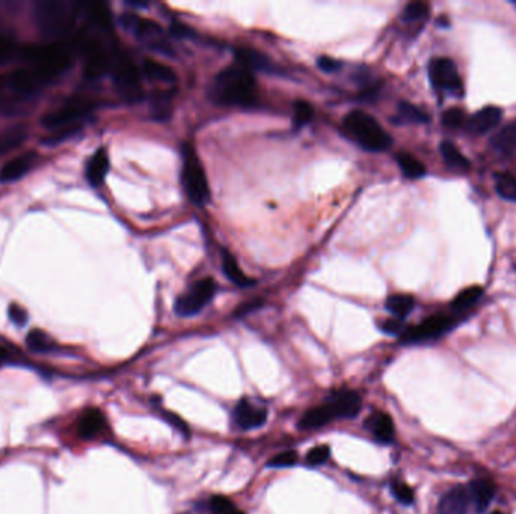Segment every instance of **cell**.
<instances>
[{
	"mask_svg": "<svg viewBox=\"0 0 516 514\" xmlns=\"http://www.w3.org/2000/svg\"><path fill=\"white\" fill-rule=\"evenodd\" d=\"M212 97L225 106L252 108L257 104V81L248 68L232 65L216 76Z\"/></svg>",
	"mask_w": 516,
	"mask_h": 514,
	"instance_id": "1",
	"label": "cell"
},
{
	"mask_svg": "<svg viewBox=\"0 0 516 514\" xmlns=\"http://www.w3.org/2000/svg\"><path fill=\"white\" fill-rule=\"evenodd\" d=\"M344 135L361 148L371 153H381L393 144L391 136L371 115L362 110H352L343 120Z\"/></svg>",
	"mask_w": 516,
	"mask_h": 514,
	"instance_id": "2",
	"label": "cell"
},
{
	"mask_svg": "<svg viewBox=\"0 0 516 514\" xmlns=\"http://www.w3.org/2000/svg\"><path fill=\"white\" fill-rule=\"evenodd\" d=\"M76 13L65 0H41L35 5V25L49 38L62 37L73 26Z\"/></svg>",
	"mask_w": 516,
	"mask_h": 514,
	"instance_id": "3",
	"label": "cell"
},
{
	"mask_svg": "<svg viewBox=\"0 0 516 514\" xmlns=\"http://www.w3.org/2000/svg\"><path fill=\"white\" fill-rule=\"evenodd\" d=\"M21 56L32 62V67L40 68L52 79L64 73L73 64L72 50L60 42L28 45L21 50Z\"/></svg>",
	"mask_w": 516,
	"mask_h": 514,
	"instance_id": "4",
	"label": "cell"
},
{
	"mask_svg": "<svg viewBox=\"0 0 516 514\" xmlns=\"http://www.w3.org/2000/svg\"><path fill=\"white\" fill-rule=\"evenodd\" d=\"M183 187L189 200L196 205H206L210 200V187L203 163L195 151L189 147H183Z\"/></svg>",
	"mask_w": 516,
	"mask_h": 514,
	"instance_id": "5",
	"label": "cell"
},
{
	"mask_svg": "<svg viewBox=\"0 0 516 514\" xmlns=\"http://www.w3.org/2000/svg\"><path fill=\"white\" fill-rule=\"evenodd\" d=\"M121 25L124 29L132 32L136 40L145 44L148 49L167 56H175L172 45L169 44L165 33H163V29L156 21L127 13L121 17Z\"/></svg>",
	"mask_w": 516,
	"mask_h": 514,
	"instance_id": "6",
	"label": "cell"
},
{
	"mask_svg": "<svg viewBox=\"0 0 516 514\" xmlns=\"http://www.w3.org/2000/svg\"><path fill=\"white\" fill-rule=\"evenodd\" d=\"M216 284L212 278H206L196 282L187 293L180 296L175 302V314L180 317H192L201 312L207 303L213 299Z\"/></svg>",
	"mask_w": 516,
	"mask_h": 514,
	"instance_id": "7",
	"label": "cell"
},
{
	"mask_svg": "<svg viewBox=\"0 0 516 514\" xmlns=\"http://www.w3.org/2000/svg\"><path fill=\"white\" fill-rule=\"evenodd\" d=\"M94 106L96 104L86 98H69L60 109L45 113L41 118V124L47 128H55V130L61 127L79 124L80 120H84L92 112Z\"/></svg>",
	"mask_w": 516,
	"mask_h": 514,
	"instance_id": "8",
	"label": "cell"
},
{
	"mask_svg": "<svg viewBox=\"0 0 516 514\" xmlns=\"http://www.w3.org/2000/svg\"><path fill=\"white\" fill-rule=\"evenodd\" d=\"M429 77L432 85L454 97L464 96V84L457 68L447 57H435L429 64Z\"/></svg>",
	"mask_w": 516,
	"mask_h": 514,
	"instance_id": "9",
	"label": "cell"
},
{
	"mask_svg": "<svg viewBox=\"0 0 516 514\" xmlns=\"http://www.w3.org/2000/svg\"><path fill=\"white\" fill-rule=\"evenodd\" d=\"M113 80L116 91L120 92V96L128 101V103H138L144 97V89L140 85V79L136 67L128 61L121 57L118 62L115 64L113 69Z\"/></svg>",
	"mask_w": 516,
	"mask_h": 514,
	"instance_id": "10",
	"label": "cell"
},
{
	"mask_svg": "<svg viewBox=\"0 0 516 514\" xmlns=\"http://www.w3.org/2000/svg\"><path fill=\"white\" fill-rule=\"evenodd\" d=\"M453 320L445 315H433L418 326L405 329L400 335V341L403 344H417L430 340H437L441 335L447 332L453 326Z\"/></svg>",
	"mask_w": 516,
	"mask_h": 514,
	"instance_id": "11",
	"label": "cell"
},
{
	"mask_svg": "<svg viewBox=\"0 0 516 514\" xmlns=\"http://www.w3.org/2000/svg\"><path fill=\"white\" fill-rule=\"evenodd\" d=\"M232 423L240 430L260 428L267 421V409L249 400H242L232 411Z\"/></svg>",
	"mask_w": 516,
	"mask_h": 514,
	"instance_id": "12",
	"label": "cell"
},
{
	"mask_svg": "<svg viewBox=\"0 0 516 514\" xmlns=\"http://www.w3.org/2000/svg\"><path fill=\"white\" fill-rule=\"evenodd\" d=\"M325 403L331 407L335 418H344L352 419L358 416L362 407L361 396L350 389H338L332 391L326 396Z\"/></svg>",
	"mask_w": 516,
	"mask_h": 514,
	"instance_id": "13",
	"label": "cell"
},
{
	"mask_svg": "<svg viewBox=\"0 0 516 514\" xmlns=\"http://www.w3.org/2000/svg\"><path fill=\"white\" fill-rule=\"evenodd\" d=\"M49 80H52V77L41 72L40 68L28 67L16 69L9 77V85L17 92L32 93L35 91H38L41 86H44Z\"/></svg>",
	"mask_w": 516,
	"mask_h": 514,
	"instance_id": "14",
	"label": "cell"
},
{
	"mask_svg": "<svg viewBox=\"0 0 516 514\" xmlns=\"http://www.w3.org/2000/svg\"><path fill=\"white\" fill-rule=\"evenodd\" d=\"M503 118V112L497 106H486L480 109L474 115L468 116L465 130L471 135H485L500 124Z\"/></svg>",
	"mask_w": 516,
	"mask_h": 514,
	"instance_id": "15",
	"label": "cell"
},
{
	"mask_svg": "<svg viewBox=\"0 0 516 514\" xmlns=\"http://www.w3.org/2000/svg\"><path fill=\"white\" fill-rule=\"evenodd\" d=\"M470 501L468 489L462 486L453 487L439 499L435 514H466Z\"/></svg>",
	"mask_w": 516,
	"mask_h": 514,
	"instance_id": "16",
	"label": "cell"
},
{
	"mask_svg": "<svg viewBox=\"0 0 516 514\" xmlns=\"http://www.w3.org/2000/svg\"><path fill=\"white\" fill-rule=\"evenodd\" d=\"M37 160V153L29 151L26 154L17 156L16 159L6 161L0 169V183H13L26 175Z\"/></svg>",
	"mask_w": 516,
	"mask_h": 514,
	"instance_id": "17",
	"label": "cell"
},
{
	"mask_svg": "<svg viewBox=\"0 0 516 514\" xmlns=\"http://www.w3.org/2000/svg\"><path fill=\"white\" fill-rule=\"evenodd\" d=\"M366 428L369 431H371V435L374 436L378 442L381 443H391L394 440V423L390 415H386L383 412H374L369 416V419L366 421Z\"/></svg>",
	"mask_w": 516,
	"mask_h": 514,
	"instance_id": "18",
	"label": "cell"
},
{
	"mask_svg": "<svg viewBox=\"0 0 516 514\" xmlns=\"http://www.w3.org/2000/svg\"><path fill=\"white\" fill-rule=\"evenodd\" d=\"M334 419L337 418L331 411V407L323 403L322 406H315L305 412L299 419L298 427L299 430H318L332 423Z\"/></svg>",
	"mask_w": 516,
	"mask_h": 514,
	"instance_id": "19",
	"label": "cell"
},
{
	"mask_svg": "<svg viewBox=\"0 0 516 514\" xmlns=\"http://www.w3.org/2000/svg\"><path fill=\"white\" fill-rule=\"evenodd\" d=\"M109 171V157L104 148L97 149L86 163V180L92 185H101Z\"/></svg>",
	"mask_w": 516,
	"mask_h": 514,
	"instance_id": "20",
	"label": "cell"
},
{
	"mask_svg": "<svg viewBox=\"0 0 516 514\" xmlns=\"http://www.w3.org/2000/svg\"><path fill=\"white\" fill-rule=\"evenodd\" d=\"M104 426H106V421L99 409H89L79 421V435L85 439H92L101 433Z\"/></svg>",
	"mask_w": 516,
	"mask_h": 514,
	"instance_id": "21",
	"label": "cell"
},
{
	"mask_svg": "<svg viewBox=\"0 0 516 514\" xmlns=\"http://www.w3.org/2000/svg\"><path fill=\"white\" fill-rule=\"evenodd\" d=\"M236 57L239 65L248 68L249 72H254V69H258V72H271V73L274 72L272 61L260 52L245 49L243 47V49L236 50Z\"/></svg>",
	"mask_w": 516,
	"mask_h": 514,
	"instance_id": "22",
	"label": "cell"
},
{
	"mask_svg": "<svg viewBox=\"0 0 516 514\" xmlns=\"http://www.w3.org/2000/svg\"><path fill=\"white\" fill-rule=\"evenodd\" d=\"M468 493H470V499H473V502H474L476 510L478 513H482L490 504V499L495 493V489H494V484H492L489 480H476L470 484Z\"/></svg>",
	"mask_w": 516,
	"mask_h": 514,
	"instance_id": "23",
	"label": "cell"
},
{
	"mask_svg": "<svg viewBox=\"0 0 516 514\" xmlns=\"http://www.w3.org/2000/svg\"><path fill=\"white\" fill-rule=\"evenodd\" d=\"M490 145L504 156L516 154V121L506 125L490 139Z\"/></svg>",
	"mask_w": 516,
	"mask_h": 514,
	"instance_id": "24",
	"label": "cell"
},
{
	"mask_svg": "<svg viewBox=\"0 0 516 514\" xmlns=\"http://www.w3.org/2000/svg\"><path fill=\"white\" fill-rule=\"evenodd\" d=\"M222 270H224L225 276L239 287H248L252 285L254 280H251L248 276H246L242 268L231 252L228 251H222Z\"/></svg>",
	"mask_w": 516,
	"mask_h": 514,
	"instance_id": "25",
	"label": "cell"
},
{
	"mask_svg": "<svg viewBox=\"0 0 516 514\" xmlns=\"http://www.w3.org/2000/svg\"><path fill=\"white\" fill-rule=\"evenodd\" d=\"M112 67V57L109 56V53L104 50L100 53L92 55L89 57H86L85 62V76L91 80L100 79L101 76L106 74Z\"/></svg>",
	"mask_w": 516,
	"mask_h": 514,
	"instance_id": "26",
	"label": "cell"
},
{
	"mask_svg": "<svg viewBox=\"0 0 516 514\" xmlns=\"http://www.w3.org/2000/svg\"><path fill=\"white\" fill-rule=\"evenodd\" d=\"M144 73L151 80L160 81V84L172 85V84H175V80H177V76H175V72H174V69L169 65L157 62V61H150V59H147L144 62Z\"/></svg>",
	"mask_w": 516,
	"mask_h": 514,
	"instance_id": "27",
	"label": "cell"
},
{
	"mask_svg": "<svg viewBox=\"0 0 516 514\" xmlns=\"http://www.w3.org/2000/svg\"><path fill=\"white\" fill-rule=\"evenodd\" d=\"M441 154L444 161L447 163V166L454 171L465 172L471 168V163L468 161V159L452 142H447V140L441 144Z\"/></svg>",
	"mask_w": 516,
	"mask_h": 514,
	"instance_id": "28",
	"label": "cell"
},
{
	"mask_svg": "<svg viewBox=\"0 0 516 514\" xmlns=\"http://www.w3.org/2000/svg\"><path fill=\"white\" fill-rule=\"evenodd\" d=\"M397 163H398V166H400L405 177L409 180L423 178L426 175V166L413 154L400 153L397 156Z\"/></svg>",
	"mask_w": 516,
	"mask_h": 514,
	"instance_id": "29",
	"label": "cell"
},
{
	"mask_svg": "<svg viewBox=\"0 0 516 514\" xmlns=\"http://www.w3.org/2000/svg\"><path fill=\"white\" fill-rule=\"evenodd\" d=\"M414 305L415 300L409 295H394L388 297V300L385 303L386 309H388L398 320H403L405 317H408L410 311L414 309Z\"/></svg>",
	"mask_w": 516,
	"mask_h": 514,
	"instance_id": "30",
	"label": "cell"
},
{
	"mask_svg": "<svg viewBox=\"0 0 516 514\" xmlns=\"http://www.w3.org/2000/svg\"><path fill=\"white\" fill-rule=\"evenodd\" d=\"M151 108H152V116H155L156 120L160 121L168 120L171 116V108H172V92L156 91L152 93Z\"/></svg>",
	"mask_w": 516,
	"mask_h": 514,
	"instance_id": "31",
	"label": "cell"
},
{
	"mask_svg": "<svg viewBox=\"0 0 516 514\" xmlns=\"http://www.w3.org/2000/svg\"><path fill=\"white\" fill-rule=\"evenodd\" d=\"M495 190L503 200L516 202V178L510 173H495Z\"/></svg>",
	"mask_w": 516,
	"mask_h": 514,
	"instance_id": "32",
	"label": "cell"
},
{
	"mask_svg": "<svg viewBox=\"0 0 516 514\" xmlns=\"http://www.w3.org/2000/svg\"><path fill=\"white\" fill-rule=\"evenodd\" d=\"M482 296H483L482 287H468V288L462 290L461 293L454 297V300L452 302V307L457 311L468 309L473 305H476Z\"/></svg>",
	"mask_w": 516,
	"mask_h": 514,
	"instance_id": "33",
	"label": "cell"
},
{
	"mask_svg": "<svg viewBox=\"0 0 516 514\" xmlns=\"http://www.w3.org/2000/svg\"><path fill=\"white\" fill-rule=\"evenodd\" d=\"M26 344L30 350H33V352H38V353L52 352V350L55 348V341L49 335L40 329H33L28 333Z\"/></svg>",
	"mask_w": 516,
	"mask_h": 514,
	"instance_id": "34",
	"label": "cell"
},
{
	"mask_svg": "<svg viewBox=\"0 0 516 514\" xmlns=\"http://www.w3.org/2000/svg\"><path fill=\"white\" fill-rule=\"evenodd\" d=\"M26 130L21 127H16L11 128V130H6L5 133L0 135V156L6 154L8 151L17 148L20 144H23L26 140Z\"/></svg>",
	"mask_w": 516,
	"mask_h": 514,
	"instance_id": "35",
	"label": "cell"
},
{
	"mask_svg": "<svg viewBox=\"0 0 516 514\" xmlns=\"http://www.w3.org/2000/svg\"><path fill=\"white\" fill-rule=\"evenodd\" d=\"M397 110H398V118L405 122H413V124L429 122V115L410 103L402 101L400 104H398Z\"/></svg>",
	"mask_w": 516,
	"mask_h": 514,
	"instance_id": "36",
	"label": "cell"
},
{
	"mask_svg": "<svg viewBox=\"0 0 516 514\" xmlns=\"http://www.w3.org/2000/svg\"><path fill=\"white\" fill-rule=\"evenodd\" d=\"M89 17L103 30H112V17L108 6L104 4H91L89 5Z\"/></svg>",
	"mask_w": 516,
	"mask_h": 514,
	"instance_id": "37",
	"label": "cell"
},
{
	"mask_svg": "<svg viewBox=\"0 0 516 514\" xmlns=\"http://www.w3.org/2000/svg\"><path fill=\"white\" fill-rule=\"evenodd\" d=\"M82 130V124H73V125H67V127H61L56 128L53 133H50L47 137L43 139V144L47 145H57L60 142H64L65 139H69L72 136L77 135Z\"/></svg>",
	"mask_w": 516,
	"mask_h": 514,
	"instance_id": "38",
	"label": "cell"
},
{
	"mask_svg": "<svg viewBox=\"0 0 516 514\" xmlns=\"http://www.w3.org/2000/svg\"><path fill=\"white\" fill-rule=\"evenodd\" d=\"M466 121H468L466 113L459 108H452L442 115V124L447 128H452V130H456V128H465Z\"/></svg>",
	"mask_w": 516,
	"mask_h": 514,
	"instance_id": "39",
	"label": "cell"
},
{
	"mask_svg": "<svg viewBox=\"0 0 516 514\" xmlns=\"http://www.w3.org/2000/svg\"><path fill=\"white\" fill-rule=\"evenodd\" d=\"M429 16V5L425 2H413L406 5V8L403 9L402 18L406 23H414V21H420Z\"/></svg>",
	"mask_w": 516,
	"mask_h": 514,
	"instance_id": "40",
	"label": "cell"
},
{
	"mask_svg": "<svg viewBox=\"0 0 516 514\" xmlns=\"http://www.w3.org/2000/svg\"><path fill=\"white\" fill-rule=\"evenodd\" d=\"M210 507L215 514H245L242 510H239L232 502L225 496H213L210 499Z\"/></svg>",
	"mask_w": 516,
	"mask_h": 514,
	"instance_id": "41",
	"label": "cell"
},
{
	"mask_svg": "<svg viewBox=\"0 0 516 514\" xmlns=\"http://www.w3.org/2000/svg\"><path fill=\"white\" fill-rule=\"evenodd\" d=\"M314 116V109L308 101L298 100L295 103V125L302 127L307 125Z\"/></svg>",
	"mask_w": 516,
	"mask_h": 514,
	"instance_id": "42",
	"label": "cell"
},
{
	"mask_svg": "<svg viewBox=\"0 0 516 514\" xmlns=\"http://www.w3.org/2000/svg\"><path fill=\"white\" fill-rule=\"evenodd\" d=\"M391 492L394 495V498L400 502V504H405V506H410L414 502V490L410 489L408 484L402 483V481H397L394 480L391 483Z\"/></svg>",
	"mask_w": 516,
	"mask_h": 514,
	"instance_id": "43",
	"label": "cell"
},
{
	"mask_svg": "<svg viewBox=\"0 0 516 514\" xmlns=\"http://www.w3.org/2000/svg\"><path fill=\"white\" fill-rule=\"evenodd\" d=\"M331 455V450L327 445H319L314 447L313 450H310V452L307 454V463L308 466H320L323 463L327 462Z\"/></svg>",
	"mask_w": 516,
	"mask_h": 514,
	"instance_id": "44",
	"label": "cell"
},
{
	"mask_svg": "<svg viewBox=\"0 0 516 514\" xmlns=\"http://www.w3.org/2000/svg\"><path fill=\"white\" fill-rule=\"evenodd\" d=\"M299 460V455L296 451H287V452H281L278 455H275L274 459L269 460L267 466L269 467H291L295 466Z\"/></svg>",
	"mask_w": 516,
	"mask_h": 514,
	"instance_id": "45",
	"label": "cell"
},
{
	"mask_svg": "<svg viewBox=\"0 0 516 514\" xmlns=\"http://www.w3.org/2000/svg\"><path fill=\"white\" fill-rule=\"evenodd\" d=\"M16 53H17L16 44L5 37H0V64H6L8 61H11V57Z\"/></svg>",
	"mask_w": 516,
	"mask_h": 514,
	"instance_id": "46",
	"label": "cell"
},
{
	"mask_svg": "<svg viewBox=\"0 0 516 514\" xmlns=\"http://www.w3.org/2000/svg\"><path fill=\"white\" fill-rule=\"evenodd\" d=\"M381 331L388 335H402L403 333V323L398 319H386L379 323Z\"/></svg>",
	"mask_w": 516,
	"mask_h": 514,
	"instance_id": "47",
	"label": "cell"
},
{
	"mask_svg": "<svg viewBox=\"0 0 516 514\" xmlns=\"http://www.w3.org/2000/svg\"><path fill=\"white\" fill-rule=\"evenodd\" d=\"M162 415H163V418H165V419L168 421V423H169L174 428H177L179 431H181V433H183L186 438H189V436H191L189 426H187V424H186V421H183L179 415L171 413V412H163Z\"/></svg>",
	"mask_w": 516,
	"mask_h": 514,
	"instance_id": "48",
	"label": "cell"
},
{
	"mask_svg": "<svg viewBox=\"0 0 516 514\" xmlns=\"http://www.w3.org/2000/svg\"><path fill=\"white\" fill-rule=\"evenodd\" d=\"M8 315H9V320L17 326H25L28 323V312L20 305H17V303H13V305L9 307Z\"/></svg>",
	"mask_w": 516,
	"mask_h": 514,
	"instance_id": "49",
	"label": "cell"
},
{
	"mask_svg": "<svg viewBox=\"0 0 516 514\" xmlns=\"http://www.w3.org/2000/svg\"><path fill=\"white\" fill-rule=\"evenodd\" d=\"M318 65L319 68L322 69V72L325 73H335L338 72L340 68H342V62L334 59V57H330V56H320L318 59Z\"/></svg>",
	"mask_w": 516,
	"mask_h": 514,
	"instance_id": "50",
	"label": "cell"
},
{
	"mask_svg": "<svg viewBox=\"0 0 516 514\" xmlns=\"http://www.w3.org/2000/svg\"><path fill=\"white\" fill-rule=\"evenodd\" d=\"M262 305V300H255V302H251V303H245V305H242L237 311H236V317H243V315L249 314L251 311L257 309L258 307Z\"/></svg>",
	"mask_w": 516,
	"mask_h": 514,
	"instance_id": "51",
	"label": "cell"
},
{
	"mask_svg": "<svg viewBox=\"0 0 516 514\" xmlns=\"http://www.w3.org/2000/svg\"><path fill=\"white\" fill-rule=\"evenodd\" d=\"M9 360H13V355H11L9 350H6L5 347H0V367Z\"/></svg>",
	"mask_w": 516,
	"mask_h": 514,
	"instance_id": "52",
	"label": "cell"
},
{
	"mask_svg": "<svg viewBox=\"0 0 516 514\" xmlns=\"http://www.w3.org/2000/svg\"><path fill=\"white\" fill-rule=\"evenodd\" d=\"M494 514H503V513H500V511H495V513H494Z\"/></svg>",
	"mask_w": 516,
	"mask_h": 514,
	"instance_id": "53",
	"label": "cell"
}]
</instances>
